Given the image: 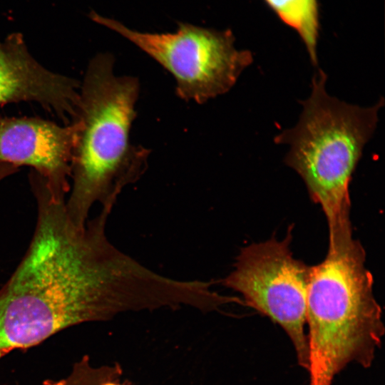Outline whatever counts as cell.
Masks as SVG:
<instances>
[{
    "label": "cell",
    "mask_w": 385,
    "mask_h": 385,
    "mask_svg": "<svg viewBox=\"0 0 385 385\" xmlns=\"http://www.w3.org/2000/svg\"><path fill=\"white\" fill-rule=\"evenodd\" d=\"M18 171L19 167L14 165L0 163V182Z\"/></svg>",
    "instance_id": "8fae6325"
},
{
    "label": "cell",
    "mask_w": 385,
    "mask_h": 385,
    "mask_svg": "<svg viewBox=\"0 0 385 385\" xmlns=\"http://www.w3.org/2000/svg\"><path fill=\"white\" fill-rule=\"evenodd\" d=\"M78 130L77 120L62 125L40 118L0 117V163L31 167L51 194L66 198Z\"/></svg>",
    "instance_id": "52a82bcc"
},
{
    "label": "cell",
    "mask_w": 385,
    "mask_h": 385,
    "mask_svg": "<svg viewBox=\"0 0 385 385\" xmlns=\"http://www.w3.org/2000/svg\"><path fill=\"white\" fill-rule=\"evenodd\" d=\"M279 19L297 31L310 61L318 65L319 19L317 0H265Z\"/></svg>",
    "instance_id": "9c48e42d"
},
{
    "label": "cell",
    "mask_w": 385,
    "mask_h": 385,
    "mask_svg": "<svg viewBox=\"0 0 385 385\" xmlns=\"http://www.w3.org/2000/svg\"><path fill=\"white\" fill-rule=\"evenodd\" d=\"M111 54L96 56L80 86L79 123L71 162L68 214L85 226L96 202L113 206L122 190L135 183L148 167L150 150L130 139L140 91L136 77L114 73Z\"/></svg>",
    "instance_id": "7a4b0ae2"
},
{
    "label": "cell",
    "mask_w": 385,
    "mask_h": 385,
    "mask_svg": "<svg viewBox=\"0 0 385 385\" xmlns=\"http://www.w3.org/2000/svg\"><path fill=\"white\" fill-rule=\"evenodd\" d=\"M122 371L118 364L94 366L88 356L76 362L70 374L58 380H46L42 385H103L116 381Z\"/></svg>",
    "instance_id": "30bf717a"
},
{
    "label": "cell",
    "mask_w": 385,
    "mask_h": 385,
    "mask_svg": "<svg viewBox=\"0 0 385 385\" xmlns=\"http://www.w3.org/2000/svg\"><path fill=\"white\" fill-rule=\"evenodd\" d=\"M366 253L352 232L329 236L327 254L311 266L307 292L309 385H332L349 363L369 368L384 334Z\"/></svg>",
    "instance_id": "3957f363"
},
{
    "label": "cell",
    "mask_w": 385,
    "mask_h": 385,
    "mask_svg": "<svg viewBox=\"0 0 385 385\" xmlns=\"http://www.w3.org/2000/svg\"><path fill=\"white\" fill-rule=\"evenodd\" d=\"M327 80L325 72L318 69L309 96L299 101L302 112L297 123L274 141L289 146L284 163L303 180L332 232L351 226L349 185L384 100L370 107L347 103L327 92Z\"/></svg>",
    "instance_id": "277c9868"
},
{
    "label": "cell",
    "mask_w": 385,
    "mask_h": 385,
    "mask_svg": "<svg viewBox=\"0 0 385 385\" xmlns=\"http://www.w3.org/2000/svg\"><path fill=\"white\" fill-rule=\"evenodd\" d=\"M103 385H121L118 384L115 381H108Z\"/></svg>",
    "instance_id": "7c38bea8"
},
{
    "label": "cell",
    "mask_w": 385,
    "mask_h": 385,
    "mask_svg": "<svg viewBox=\"0 0 385 385\" xmlns=\"http://www.w3.org/2000/svg\"><path fill=\"white\" fill-rule=\"evenodd\" d=\"M91 18L130 41L170 73L176 82V95L185 101L202 104L226 93L253 61L250 51L235 47L230 30L180 22L174 33H148L95 13Z\"/></svg>",
    "instance_id": "5b68a950"
},
{
    "label": "cell",
    "mask_w": 385,
    "mask_h": 385,
    "mask_svg": "<svg viewBox=\"0 0 385 385\" xmlns=\"http://www.w3.org/2000/svg\"><path fill=\"white\" fill-rule=\"evenodd\" d=\"M80 86L36 61L20 36L0 43V105L35 102L68 124L78 114Z\"/></svg>",
    "instance_id": "ba28073f"
},
{
    "label": "cell",
    "mask_w": 385,
    "mask_h": 385,
    "mask_svg": "<svg viewBox=\"0 0 385 385\" xmlns=\"http://www.w3.org/2000/svg\"><path fill=\"white\" fill-rule=\"evenodd\" d=\"M29 181L36 223L24 257L0 288V356L74 325L170 304L171 279L108 240L112 207H102L80 227L69 217L66 198L52 195L37 175Z\"/></svg>",
    "instance_id": "6da1fadb"
},
{
    "label": "cell",
    "mask_w": 385,
    "mask_h": 385,
    "mask_svg": "<svg viewBox=\"0 0 385 385\" xmlns=\"http://www.w3.org/2000/svg\"><path fill=\"white\" fill-rule=\"evenodd\" d=\"M291 228L282 240L272 237L242 247L233 270L221 283L242 295V302L278 324L294 347L298 364L309 366L307 301L311 266L290 250Z\"/></svg>",
    "instance_id": "8992f818"
}]
</instances>
